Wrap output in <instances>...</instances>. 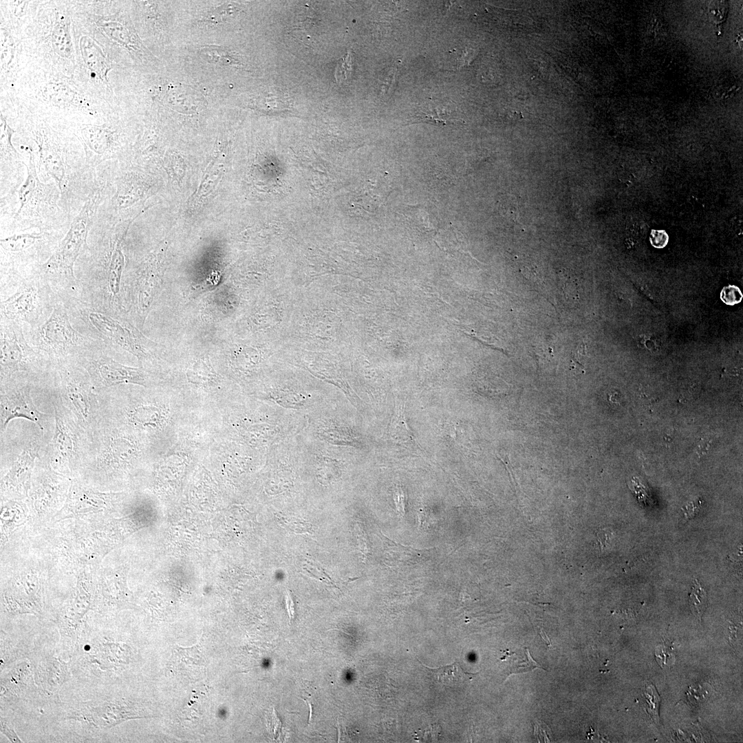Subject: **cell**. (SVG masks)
I'll return each instance as SVG.
<instances>
[{
	"label": "cell",
	"mask_w": 743,
	"mask_h": 743,
	"mask_svg": "<svg viewBox=\"0 0 743 743\" xmlns=\"http://www.w3.org/2000/svg\"><path fill=\"white\" fill-rule=\"evenodd\" d=\"M501 660L507 663L505 667L507 675L527 672L536 668L543 669L541 665L532 658L528 648H526L525 658L522 660L514 657L513 654L508 652H505Z\"/></svg>",
	"instance_id": "obj_23"
},
{
	"label": "cell",
	"mask_w": 743,
	"mask_h": 743,
	"mask_svg": "<svg viewBox=\"0 0 743 743\" xmlns=\"http://www.w3.org/2000/svg\"><path fill=\"white\" fill-rule=\"evenodd\" d=\"M116 494L100 492L87 484L73 479L65 502L64 510L67 517H74L89 513L108 510Z\"/></svg>",
	"instance_id": "obj_17"
},
{
	"label": "cell",
	"mask_w": 743,
	"mask_h": 743,
	"mask_svg": "<svg viewBox=\"0 0 743 743\" xmlns=\"http://www.w3.org/2000/svg\"><path fill=\"white\" fill-rule=\"evenodd\" d=\"M394 500L396 506V509L400 517H403L405 514V495L402 488H398L394 492Z\"/></svg>",
	"instance_id": "obj_35"
},
{
	"label": "cell",
	"mask_w": 743,
	"mask_h": 743,
	"mask_svg": "<svg viewBox=\"0 0 743 743\" xmlns=\"http://www.w3.org/2000/svg\"><path fill=\"white\" fill-rule=\"evenodd\" d=\"M649 240L654 247L663 248L668 244L669 236L663 230H652Z\"/></svg>",
	"instance_id": "obj_33"
},
{
	"label": "cell",
	"mask_w": 743,
	"mask_h": 743,
	"mask_svg": "<svg viewBox=\"0 0 743 743\" xmlns=\"http://www.w3.org/2000/svg\"><path fill=\"white\" fill-rule=\"evenodd\" d=\"M31 674H30V669L28 665L21 666L20 668H16L10 671V674L6 678L7 682L6 684L1 686V687L7 688L10 692L17 693L19 690V693H21V688L27 687L30 686Z\"/></svg>",
	"instance_id": "obj_24"
},
{
	"label": "cell",
	"mask_w": 743,
	"mask_h": 743,
	"mask_svg": "<svg viewBox=\"0 0 743 743\" xmlns=\"http://www.w3.org/2000/svg\"><path fill=\"white\" fill-rule=\"evenodd\" d=\"M55 394L79 424L91 435L101 424L103 400L87 371L76 361L61 363L52 369Z\"/></svg>",
	"instance_id": "obj_8"
},
{
	"label": "cell",
	"mask_w": 743,
	"mask_h": 743,
	"mask_svg": "<svg viewBox=\"0 0 743 743\" xmlns=\"http://www.w3.org/2000/svg\"><path fill=\"white\" fill-rule=\"evenodd\" d=\"M66 233L30 230L1 237V273L21 272L45 262Z\"/></svg>",
	"instance_id": "obj_11"
},
{
	"label": "cell",
	"mask_w": 743,
	"mask_h": 743,
	"mask_svg": "<svg viewBox=\"0 0 743 743\" xmlns=\"http://www.w3.org/2000/svg\"><path fill=\"white\" fill-rule=\"evenodd\" d=\"M24 331L31 345L45 356L52 369L61 363L76 360L92 349L105 347L74 327L61 298L43 322Z\"/></svg>",
	"instance_id": "obj_6"
},
{
	"label": "cell",
	"mask_w": 743,
	"mask_h": 743,
	"mask_svg": "<svg viewBox=\"0 0 743 743\" xmlns=\"http://www.w3.org/2000/svg\"><path fill=\"white\" fill-rule=\"evenodd\" d=\"M160 253L150 254L138 272L133 286L135 305L141 326L151 310L162 282V269Z\"/></svg>",
	"instance_id": "obj_14"
},
{
	"label": "cell",
	"mask_w": 743,
	"mask_h": 743,
	"mask_svg": "<svg viewBox=\"0 0 743 743\" xmlns=\"http://www.w3.org/2000/svg\"><path fill=\"white\" fill-rule=\"evenodd\" d=\"M1 733L6 736L11 742H22L10 722L2 717L1 718Z\"/></svg>",
	"instance_id": "obj_34"
},
{
	"label": "cell",
	"mask_w": 743,
	"mask_h": 743,
	"mask_svg": "<svg viewBox=\"0 0 743 743\" xmlns=\"http://www.w3.org/2000/svg\"><path fill=\"white\" fill-rule=\"evenodd\" d=\"M53 435L41 456L56 472L70 478L81 473L89 453L91 435L77 422L54 395Z\"/></svg>",
	"instance_id": "obj_7"
},
{
	"label": "cell",
	"mask_w": 743,
	"mask_h": 743,
	"mask_svg": "<svg viewBox=\"0 0 743 743\" xmlns=\"http://www.w3.org/2000/svg\"><path fill=\"white\" fill-rule=\"evenodd\" d=\"M202 54L207 58L206 60L224 65H235L239 64L235 54L230 51L220 47H207L202 50Z\"/></svg>",
	"instance_id": "obj_27"
},
{
	"label": "cell",
	"mask_w": 743,
	"mask_h": 743,
	"mask_svg": "<svg viewBox=\"0 0 743 743\" xmlns=\"http://www.w3.org/2000/svg\"><path fill=\"white\" fill-rule=\"evenodd\" d=\"M395 424L396 426L398 427V431H395V433H397V435H396V438H397V440L400 441L402 444L407 445V446L412 447L415 444V441L413 436L412 435V433H411V431L409 430L407 424L404 412V407L402 403L400 406V409L397 410V413H396Z\"/></svg>",
	"instance_id": "obj_26"
},
{
	"label": "cell",
	"mask_w": 743,
	"mask_h": 743,
	"mask_svg": "<svg viewBox=\"0 0 743 743\" xmlns=\"http://www.w3.org/2000/svg\"><path fill=\"white\" fill-rule=\"evenodd\" d=\"M352 72V58L350 54L347 53L345 56L340 60V63L336 67L335 76L337 81H342L347 78V76L350 74Z\"/></svg>",
	"instance_id": "obj_32"
},
{
	"label": "cell",
	"mask_w": 743,
	"mask_h": 743,
	"mask_svg": "<svg viewBox=\"0 0 743 743\" xmlns=\"http://www.w3.org/2000/svg\"><path fill=\"white\" fill-rule=\"evenodd\" d=\"M38 674L42 687L50 693L58 690L68 677L67 665L54 657L41 662Z\"/></svg>",
	"instance_id": "obj_20"
},
{
	"label": "cell",
	"mask_w": 743,
	"mask_h": 743,
	"mask_svg": "<svg viewBox=\"0 0 743 743\" xmlns=\"http://www.w3.org/2000/svg\"><path fill=\"white\" fill-rule=\"evenodd\" d=\"M709 7V16L715 23H722L726 15L727 4L724 1L711 2Z\"/></svg>",
	"instance_id": "obj_31"
},
{
	"label": "cell",
	"mask_w": 743,
	"mask_h": 743,
	"mask_svg": "<svg viewBox=\"0 0 743 743\" xmlns=\"http://www.w3.org/2000/svg\"><path fill=\"white\" fill-rule=\"evenodd\" d=\"M107 349L105 347H96L76 360L87 371L98 391L123 384L147 386L149 376L144 369L116 361L108 355Z\"/></svg>",
	"instance_id": "obj_12"
},
{
	"label": "cell",
	"mask_w": 743,
	"mask_h": 743,
	"mask_svg": "<svg viewBox=\"0 0 743 743\" xmlns=\"http://www.w3.org/2000/svg\"><path fill=\"white\" fill-rule=\"evenodd\" d=\"M645 696L647 702V711L656 722H658V706L660 698L654 686L650 685L646 687L645 690Z\"/></svg>",
	"instance_id": "obj_29"
},
{
	"label": "cell",
	"mask_w": 743,
	"mask_h": 743,
	"mask_svg": "<svg viewBox=\"0 0 743 743\" xmlns=\"http://www.w3.org/2000/svg\"><path fill=\"white\" fill-rule=\"evenodd\" d=\"M689 604L693 614L700 619L707 605V595L696 579L689 594Z\"/></svg>",
	"instance_id": "obj_25"
},
{
	"label": "cell",
	"mask_w": 743,
	"mask_h": 743,
	"mask_svg": "<svg viewBox=\"0 0 743 743\" xmlns=\"http://www.w3.org/2000/svg\"><path fill=\"white\" fill-rule=\"evenodd\" d=\"M356 531L360 550L362 551L363 554L367 555L369 552V550L367 546V539L365 536L366 535L365 534L364 531L362 530L358 526Z\"/></svg>",
	"instance_id": "obj_36"
},
{
	"label": "cell",
	"mask_w": 743,
	"mask_h": 743,
	"mask_svg": "<svg viewBox=\"0 0 743 743\" xmlns=\"http://www.w3.org/2000/svg\"><path fill=\"white\" fill-rule=\"evenodd\" d=\"M13 131L4 120L1 122V203L10 200L25 180L23 166L19 154L12 147L10 138Z\"/></svg>",
	"instance_id": "obj_15"
},
{
	"label": "cell",
	"mask_w": 743,
	"mask_h": 743,
	"mask_svg": "<svg viewBox=\"0 0 743 743\" xmlns=\"http://www.w3.org/2000/svg\"><path fill=\"white\" fill-rule=\"evenodd\" d=\"M103 193L98 191L83 206L73 218L69 227L50 257L36 266L53 291L61 298L76 297L78 279L74 266L87 248L89 232L94 225Z\"/></svg>",
	"instance_id": "obj_3"
},
{
	"label": "cell",
	"mask_w": 743,
	"mask_h": 743,
	"mask_svg": "<svg viewBox=\"0 0 743 743\" xmlns=\"http://www.w3.org/2000/svg\"><path fill=\"white\" fill-rule=\"evenodd\" d=\"M1 286L14 288L1 299V317L33 329L51 314L60 299L36 266L22 272L1 273Z\"/></svg>",
	"instance_id": "obj_5"
},
{
	"label": "cell",
	"mask_w": 743,
	"mask_h": 743,
	"mask_svg": "<svg viewBox=\"0 0 743 743\" xmlns=\"http://www.w3.org/2000/svg\"><path fill=\"white\" fill-rule=\"evenodd\" d=\"M386 559L390 566H409L415 565L428 557L430 549L418 550L410 546L394 542L380 532Z\"/></svg>",
	"instance_id": "obj_19"
},
{
	"label": "cell",
	"mask_w": 743,
	"mask_h": 743,
	"mask_svg": "<svg viewBox=\"0 0 743 743\" xmlns=\"http://www.w3.org/2000/svg\"><path fill=\"white\" fill-rule=\"evenodd\" d=\"M27 174L16 194L1 204V219L9 217L7 227L10 233L30 230L67 232L72 221L59 205L60 191L56 183L42 182L37 166L29 151Z\"/></svg>",
	"instance_id": "obj_2"
},
{
	"label": "cell",
	"mask_w": 743,
	"mask_h": 743,
	"mask_svg": "<svg viewBox=\"0 0 743 743\" xmlns=\"http://www.w3.org/2000/svg\"><path fill=\"white\" fill-rule=\"evenodd\" d=\"M103 419L91 434V441L81 473L97 481L108 482L131 466L142 451L135 440Z\"/></svg>",
	"instance_id": "obj_9"
},
{
	"label": "cell",
	"mask_w": 743,
	"mask_h": 743,
	"mask_svg": "<svg viewBox=\"0 0 743 743\" xmlns=\"http://www.w3.org/2000/svg\"><path fill=\"white\" fill-rule=\"evenodd\" d=\"M1 383H35L52 372L48 360L34 348L19 323L1 317Z\"/></svg>",
	"instance_id": "obj_10"
},
{
	"label": "cell",
	"mask_w": 743,
	"mask_h": 743,
	"mask_svg": "<svg viewBox=\"0 0 743 743\" xmlns=\"http://www.w3.org/2000/svg\"><path fill=\"white\" fill-rule=\"evenodd\" d=\"M720 299L728 305H734L741 302L743 294L740 289L734 285L724 287L720 292Z\"/></svg>",
	"instance_id": "obj_30"
},
{
	"label": "cell",
	"mask_w": 743,
	"mask_h": 743,
	"mask_svg": "<svg viewBox=\"0 0 743 743\" xmlns=\"http://www.w3.org/2000/svg\"><path fill=\"white\" fill-rule=\"evenodd\" d=\"M74 327L107 348L120 347L140 361L153 356V343L121 316H113L75 297L62 299Z\"/></svg>",
	"instance_id": "obj_4"
},
{
	"label": "cell",
	"mask_w": 743,
	"mask_h": 743,
	"mask_svg": "<svg viewBox=\"0 0 743 743\" xmlns=\"http://www.w3.org/2000/svg\"><path fill=\"white\" fill-rule=\"evenodd\" d=\"M189 380L193 384L208 386L217 384L219 376L211 367L206 357L198 359L187 372Z\"/></svg>",
	"instance_id": "obj_21"
},
{
	"label": "cell",
	"mask_w": 743,
	"mask_h": 743,
	"mask_svg": "<svg viewBox=\"0 0 743 743\" xmlns=\"http://www.w3.org/2000/svg\"><path fill=\"white\" fill-rule=\"evenodd\" d=\"M96 220L87 248L77 260L78 292L75 297L115 316L123 317L121 282L125 266L122 241L127 225Z\"/></svg>",
	"instance_id": "obj_1"
},
{
	"label": "cell",
	"mask_w": 743,
	"mask_h": 743,
	"mask_svg": "<svg viewBox=\"0 0 743 743\" xmlns=\"http://www.w3.org/2000/svg\"><path fill=\"white\" fill-rule=\"evenodd\" d=\"M42 446L39 438L30 442L10 467L2 480V486L8 492L20 497L27 496L31 487L32 475Z\"/></svg>",
	"instance_id": "obj_16"
},
{
	"label": "cell",
	"mask_w": 743,
	"mask_h": 743,
	"mask_svg": "<svg viewBox=\"0 0 743 743\" xmlns=\"http://www.w3.org/2000/svg\"><path fill=\"white\" fill-rule=\"evenodd\" d=\"M31 383H10L1 384L0 429L6 431L8 423L15 418L33 422L43 432L50 415L40 411L31 396Z\"/></svg>",
	"instance_id": "obj_13"
},
{
	"label": "cell",
	"mask_w": 743,
	"mask_h": 743,
	"mask_svg": "<svg viewBox=\"0 0 743 743\" xmlns=\"http://www.w3.org/2000/svg\"><path fill=\"white\" fill-rule=\"evenodd\" d=\"M424 667L438 681L449 687H456L464 683L471 674L465 672L457 662L438 668Z\"/></svg>",
	"instance_id": "obj_22"
},
{
	"label": "cell",
	"mask_w": 743,
	"mask_h": 743,
	"mask_svg": "<svg viewBox=\"0 0 743 743\" xmlns=\"http://www.w3.org/2000/svg\"><path fill=\"white\" fill-rule=\"evenodd\" d=\"M500 211L502 215L513 223L519 222L518 204L513 196H506L500 202Z\"/></svg>",
	"instance_id": "obj_28"
},
{
	"label": "cell",
	"mask_w": 743,
	"mask_h": 743,
	"mask_svg": "<svg viewBox=\"0 0 743 743\" xmlns=\"http://www.w3.org/2000/svg\"><path fill=\"white\" fill-rule=\"evenodd\" d=\"M410 119L411 122H424L444 126L460 120L458 109L454 103L431 99L422 103Z\"/></svg>",
	"instance_id": "obj_18"
}]
</instances>
